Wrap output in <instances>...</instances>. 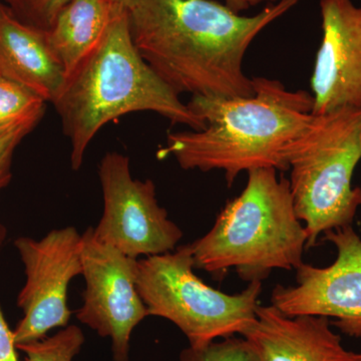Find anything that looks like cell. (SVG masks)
<instances>
[{
    "label": "cell",
    "instance_id": "9",
    "mask_svg": "<svg viewBox=\"0 0 361 361\" xmlns=\"http://www.w3.org/2000/svg\"><path fill=\"white\" fill-rule=\"evenodd\" d=\"M84 304L80 322L111 341L114 361H130L133 330L149 316L137 289V259L102 243L89 228L82 235Z\"/></svg>",
    "mask_w": 361,
    "mask_h": 361
},
{
    "label": "cell",
    "instance_id": "8",
    "mask_svg": "<svg viewBox=\"0 0 361 361\" xmlns=\"http://www.w3.org/2000/svg\"><path fill=\"white\" fill-rule=\"evenodd\" d=\"M14 246L26 277L18 296L23 317L13 330L18 346L44 339L52 329L68 326L71 316L68 285L82 275V235L68 226L52 230L39 240L20 237Z\"/></svg>",
    "mask_w": 361,
    "mask_h": 361
},
{
    "label": "cell",
    "instance_id": "14",
    "mask_svg": "<svg viewBox=\"0 0 361 361\" xmlns=\"http://www.w3.org/2000/svg\"><path fill=\"white\" fill-rule=\"evenodd\" d=\"M118 9L110 0H71L59 11L45 37L66 78L101 44Z\"/></svg>",
    "mask_w": 361,
    "mask_h": 361
},
{
    "label": "cell",
    "instance_id": "5",
    "mask_svg": "<svg viewBox=\"0 0 361 361\" xmlns=\"http://www.w3.org/2000/svg\"><path fill=\"white\" fill-rule=\"evenodd\" d=\"M283 156L297 217L307 232L306 249L320 235L353 225L361 207V188L353 187L361 160V110L313 115Z\"/></svg>",
    "mask_w": 361,
    "mask_h": 361
},
{
    "label": "cell",
    "instance_id": "16",
    "mask_svg": "<svg viewBox=\"0 0 361 361\" xmlns=\"http://www.w3.org/2000/svg\"><path fill=\"white\" fill-rule=\"evenodd\" d=\"M85 343L84 332L68 325L51 337L16 346L25 353L23 361H73Z\"/></svg>",
    "mask_w": 361,
    "mask_h": 361
},
{
    "label": "cell",
    "instance_id": "2",
    "mask_svg": "<svg viewBox=\"0 0 361 361\" xmlns=\"http://www.w3.org/2000/svg\"><path fill=\"white\" fill-rule=\"evenodd\" d=\"M253 80L252 96H192L187 106L205 128L169 134L159 160L175 159L184 170L223 171L229 186L254 169L288 170L283 152L310 127L312 96L279 80Z\"/></svg>",
    "mask_w": 361,
    "mask_h": 361
},
{
    "label": "cell",
    "instance_id": "19",
    "mask_svg": "<svg viewBox=\"0 0 361 361\" xmlns=\"http://www.w3.org/2000/svg\"><path fill=\"white\" fill-rule=\"evenodd\" d=\"M32 128H18L6 134L0 135V193L4 191L13 178V163L16 149L21 141L32 132ZM7 229L0 222V254L6 243Z\"/></svg>",
    "mask_w": 361,
    "mask_h": 361
},
{
    "label": "cell",
    "instance_id": "6",
    "mask_svg": "<svg viewBox=\"0 0 361 361\" xmlns=\"http://www.w3.org/2000/svg\"><path fill=\"white\" fill-rule=\"evenodd\" d=\"M194 268L190 244L137 260V289L149 315L174 323L193 348L241 336L256 319L262 282L227 294L207 285Z\"/></svg>",
    "mask_w": 361,
    "mask_h": 361
},
{
    "label": "cell",
    "instance_id": "4",
    "mask_svg": "<svg viewBox=\"0 0 361 361\" xmlns=\"http://www.w3.org/2000/svg\"><path fill=\"white\" fill-rule=\"evenodd\" d=\"M245 189L228 202L212 229L191 245L194 266L210 274L234 268L244 281L303 264L307 232L297 217L289 180L273 168L249 171Z\"/></svg>",
    "mask_w": 361,
    "mask_h": 361
},
{
    "label": "cell",
    "instance_id": "17",
    "mask_svg": "<svg viewBox=\"0 0 361 361\" xmlns=\"http://www.w3.org/2000/svg\"><path fill=\"white\" fill-rule=\"evenodd\" d=\"M179 361H258L243 337L231 336L201 348L191 346L180 353Z\"/></svg>",
    "mask_w": 361,
    "mask_h": 361
},
{
    "label": "cell",
    "instance_id": "7",
    "mask_svg": "<svg viewBox=\"0 0 361 361\" xmlns=\"http://www.w3.org/2000/svg\"><path fill=\"white\" fill-rule=\"evenodd\" d=\"M99 176L104 211L94 234L99 242L134 259L175 250L183 232L159 205L153 180H135L130 159L116 152L102 159Z\"/></svg>",
    "mask_w": 361,
    "mask_h": 361
},
{
    "label": "cell",
    "instance_id": "18",
    "mask_svg": "<svg viewBox=\"0 0 361 361\" xmlns=\"http://www.w3.org/2000/svg\"><path fill=\"white\" fill-rule=\"evenodd\" d=\"M71 0H6L7 8L25 25L49 32L59 11Z\"/></svg>",
    "mask_w": 361,
    "mask_h": 361
},
{
    "label": "cell",
    "instance_id": "11",
    "mask_svg": "<svg viewBox=\"0 0 361 361\" xmlns=\"http://www.w3.org/2000/svg\"><path fill=\"white\" fill-rule=\"evenodd\" d=\"M322 40L311 77L312 114L361 110V6L320 0Z\"/></svg>",
    "mask_w": 361,
    "mask_h": 361
},
{
    "label": "cell",
    "instance_id": "1",
    "mask_svg": "<svg viewBox=\"0 0 361 361\" xmlns=\"http://www.w3.org/2000/svg\"><path fill=\"white\" fill-rule=\"evenodd\" d=\"M300 0H279L253 16L215 0H137L130 32L147 63L178 94L248 97L247 51L259 33Z\"/></svg>",
    "mask_w": 361,
    "mask_h": 361
},
{
    "label": "cell",
    "instance_id": "13",
    "mask_svg": "<svg viewBox=\"0 0 361 361\" xmlns=\"http://www.w3.org/2000/svg\"><path fill=\"white\" fill-rule=\"evenodd\" d=\"M0 75L54 103L66 75L47 45L45 32L25 25L0 4Z\"/></svg>",
    "mask_w": 361,
    "mask_h": 361
},
{
    "label": "cell",
    "instance_id": "21",
    "mask_svg": "<svg viewBox=\"0 0 361 361\" xmlns=\"http://www.w3.org/2000/svg\"><path fill=\"white\" fill-rule=\"evenodd\" d=\"M225 1L226 6L230 7L235 13H241L242 11H245L259 4H275L279 0H225Z\"/></svg>",
    "mask_w": 361,
    "mask_h": 361
},
{
    "label": "cell",
    "instance_id": "12",
    "mask_svg": "<svg viewBox=\"0 0 361 361\" xmlns=\"http://www.w3.org/2000/svg\"><path fill=\"white\" fill-rule=\"evenodd\" d=\"M258 361H355L324 316H288L259 304L256 319L240 336Z\"/></svg>",
    "mask_w": 361,
    "mask_h": 361
},
{
    "label": "cell",
    "instance_id": "23",
    "mask_svg": "<svg viewBox=\"0 0 361 361\" xmlns=\"http://www.w3.org/2000/svg\"><path fill=\"white\" fill-rule=\"evenodd\" d=\"M342 332L348 334L349 336L361 338V325L360 326L349 327V329H344ZM355 361H361V353H356Z\"/></svg>",
    "mask_w": 361,
    "mask_h": 361
},
{
    "label": "cell",
    "instance_id": "10",
    "mask_svg": "<svg viewBox=\"0 0 361 361\" xmlns=\"http://www.w3.org/2000/svg\"><path fill=\"white\" fill-rule=\"evenodd\" d=\"M336 247V261L327 267L305 264L296 269V286L277 285L271 305L288 316L336 318L343 331L361 325V239L351 226L325 233Z\"/></svg>",
    "mask_w": 361,
    "mask_h": 361
},
{
    "label": "cell",
    "instance_id": "15",
    "mask_svg": "<svg viewBox=\"0 0 361 361\" xmlns=\"http://www.w3.org/2000/svg\"><path fill=\"white\" fill-rule=\"evenodd\" d=\"M42 97L0 75V135L18 128L35 129L45 110Z\"/></svg>",
    "mask_w": 361,
    "mask_h": 361
},
{
    "label": "cell",
    "instance_id": "20",
    "mask_svg": "<svg viewBox=\"0 0 361 361\" xmlns=\"http://www.w3.org/2000/svg\"><path fill=\"white\" fill-rule=\"evenodd\" d=\"M16 349L13 330L9 329L0 307V361H20Z\"/></svg>",
    "mask_w": 361,
    "mask_h": 361
},
{
    "label": "cell",
    "instance_id": "22",
    "mask_svg": "<svg viewBox=\"0 0 361 361\" xmlns=\"http://www.w3.org/2000/svg\"><path fill=\"white\" fill-rule=\"evenodd\" d=\"M110 1L118 8L123 9V11H127L129 13L130 9L137 4V0H110Z\"/></svg>",
    "mask_w": 361,
    "mask_h": 361
},
{
    "label": "cell",
    "instance_id": "3",
    "mask_svg": "<svg viewBox=\"0 0 361 361\" xmlns=\"http://www.w3.org/2000/svg\"><path fill=\"white\" fill-rule=\"evenodd\" d=\"M80 170L90 142L106 123L135 111H154L195 130L205 128L135 47L129 13L116 11L101 44L66 78L54 102Z\"/></svg>",
    "mask_w": 361,
    "mask_h": 361
}]
</instances>
